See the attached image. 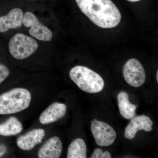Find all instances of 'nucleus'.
Instances as JSON below:
<instances>
[{"instance_id": "1", "label": "nucleus", "mask_w": 158, "mask_h": 158, "mask_svg": "<svg viewBox=\"0 0 158 158\" xmlns=\"http://www.w3.org/2000/svg\"><path fill=\"white\" fill-rule=\"evenodd\" d=\"M81 11L98 27H115L121 19L120 11L111 0H75Z\"/></svg>"}, {"instance_id": "2", "label": "nucleus", "mask_w": 158, "mask_h": 158, "mask_svg": "<svg viewBox=\"0 0 158 158\" xmlns=\"http://www.w3.org/2000/svg\"><path fill=\"white\" fill-rule=\"evenodd\" d=\"M69 77L80 89L87 93H98L104 87V81L102 78L85 66H75L69 72Z\"/></svg>"}, {"instance_id": "3", "label": "nucleus", "mask_w": 158, "mask_h": 158, "mask_svg": "<svg viewBox=\"0 0 158 158\" xmlns=\"http://www.w3.org/2000/svg\"><path fill=\"white\" fill-rule=\"evenodd\" d=\"M31 94L24 88H15L0 95V115L19 113L29 107Z\"/></svg>"}, {"instance_id": "4", "label": "nucleus", "mask_w": 158, "mask_h": 158, "mask_svg": "<svg viewBox=\"0 0 158 158\" xmlns=\"http://www.w3.org/2000/svg\"><path fill=\"white\" fill-rule=\"evenodd\" d=\"M38 44L32 37L22 34H15L9 42V52L19 60L27 59L37 50Z\"/></svg>"}, {"instance_id": "5", "label": "nucleus", "mask_w": 158, "mask_h": 158, "mask_svg": "<svg viewBox=\"0 0 158 158\" xmlns=\"http://www.w3.org/2000/svg\"><path fill=\"white\" fill-rule=\"evenodd\" d=\"M123 77L127 84L135 88L141 87L146 80L145 70L141 62L131 59L125 63L123 69Z\"/></svg>"}, {"instance_id": "6", "label": "nucleus", "mask_w": 158, "mask_h": 158, "mask_svg": "<svg viewBox=\"0 0 158 158\" xmlns=\"http://www.w3.org/2000/svg\"><path fill=\"white\" fill-rule=\"evenodd\" d=\"M91 132L96 144L100 146H109L114 143L116 132L111 126L97 119L91 121Z\"/></svg>"}, {"instance_id": "7", "label": "nucleus", "mask_w": 158, "mask_h": 158, "mask_svg": "<svg viewBox=\"0 0 158 158\" xmlns=\"http://www.w3.org/2000/svg\"><path fill=\"white\" fill-rule=\"evenodd\" d=\"M23 24L27 28H30L29 34L36 39L42 41H50L52 33L50 30L41 23L37 18L30 11L23 15Z\"/></svg>"}, {"instance_id": "8", "label": "nucleus", "mask_w": 158, "mask_h": 158, "mask_svg": "<svg viewBox=\"0 0 158 158\" xmlns=\"http://www.w3.org/2000/svg\"><path fill=\"white\" fill-rule=\"evenodd\" d=\"M152 121L148 116L144 115L134 116L125 130V137L131 140L139 131L143 130L147 132L152 131Z\"/></svg>"}, {"instance_id": "9", "label": "nucleus", "mask_w": 158, "mask_h": 158, "mask_svg": "<svg viewBox=\"0 0 158 158\" xmlns=\"http://www.w3.org/2000/svg\"><path fill=\"white\" fill-rule=\"evenodd\" d=\"M44 136L45 131L42 129L32 130L18 138V146L23 150H31L36 145L41 143Z\"/></svg>"}, {"instance_id": "10", "label": "nucleus", "mask_w": 158, "mask_h": 158, "mask_svg": "<svg viewBox=\"0 0 158 158\" xmlns=\"http://www.w3.org/2000/svg\"><path fill=\"white\" fill-rule=\"evenodd\" d=\"M66 109V105L64 104L53 103L41 113L40 122L42 124H48L58 121L65 116Z\"/></svg>"}, {"instance_id": "11", "label": "nucleus", "mask_w": 158, "mask_h": 158, "mask_svg": "<svg viewBox=\"0 0 158 158\" xmlns=\"http://www.w3.org/2000/svg\"><path fill=\"white\" fill-rule=\"evenodd\" d=\"M23 14L19 8H15L8 14L0 17V33H5L10 30L18 28L23 23Z\"/></svg>"}, {"instance_id": "12", "label": "nucleus", "mask_w": 158, "mask_h": 158, "mask_svg": "<svg viewBox=\"0 0 158 158\" xmlns=\"http://www.w3.org/2000/svg\"><path fill=\"white\" fill-rule=\"evenodd\" d=\"M62 145L58 137L50 138L40 148L38 152L39 158H59L62 154Z\"/></svg>"}, {"instance_id": "13", "label": "nucleus", "mask_w": 158, "mask_h": 158, "mask_svg": "<svg viewBox=\"0 0 158 158\" xmlns=\"http://www.w3.org/2000/svg\"><path fill=\"white\" fill-rule=\"evenodd\" d=\"M117 99L120 115L126 119H131L135 115L136 107L130 102L128 94L124 91H121L118 93Z\"/></svg>"}, {"instance_id": "14", "label": "nucleus", "mask_w": 158, "mask_h": 158, "mask_svg": "<svg viewBox=\"0 0 158 158\" xmlns=\"http://www.w3.org/2000/svg\"><path fill=\"white\" fill-rule=\"evenodd\" d=\"M23 126L20 122L16 117H11L5 122L0 124V135H15L21 132Z\"/></svg>"}, {"instance_id": "15", "label": "nucleus", "mask_w": 158, "mask_h": 158, "mask_svg": "<svg viewBox=\"0 0 158 158\" xmlns=\"http://www.w3.org/2000/svg\"><path fill=\"white\" fill-rule=\"evenodd\" d=\"M67 158H87V147L83 139L77 138L71 142L69 147Z\"/></svg>"}, {"instance_id": "16", "label": "nucleus", "mask_w": 158, "mask_h": 158, "mask_svg": "<svg viewBox=\"0 0 158 158\" xmlns=\"http://www.w3.org/2000/svg\"><path fill=\"white\" fill-rule=\"evenodd\" d=\"M112 157L110 152L108 151L103 152V151L100 148L94 149L90 158H111Z\"/></svg>"}, {"instance_id": "17", "label": "nucleus", "mask_w": 158, "mask_h": 158, "mask_svg": "<svg viewBox=\"0 0 158 158\" xmlns=\"http://www.w3.org/2000/svg\"><path fill=\"white\" fill-rule=\"evenodd\" d=\"M10 71L6 65L0 64V84L2 83L9 75Z\"/></svg>"}, {"instance_id": "18", "label": "nucleus", "mask_w": 158, "mask_h": 158, "mask_svg": "<svg viewBox=\"0 0 158 158\" xmlns=\"http://www.w3.org/2000/svg\"><path fill=\"white\" fill-rule=\"evenodd\" d=\"M7 151V148L4 144H1L0 145V158Z\"/></svg>"}, {"instance_id": "19", "label": "nucleus", "mask_w": 158, "mask_h": 158, "mask_svg": "<svg viewBox=\"0 0 158 158\" xmlns=\"http://www.w3.org/2000/svg\"><path fill=\"white\" fill-rule=\"evenodd\" d=\"M127 1L131 2H139V1H141V0H127Z\"/></svg>"}, {"instance_id": "20", "label": "nucleus", "mask_w": 158, "mask_h": 158, "mask_svg": "<svg viewBox=\"0 0 158 158\" xmlns=\"http://www.w3.org/2000/svg\"><path fill=\"white\" fill-rule=\"evenodd\" d=\"M156 81L157 82H158V71L156 73Z\"/></svg>"}, {"instance_id": "21", "label": "nucleus", "mask_w": 158, "mask_h": 158, "mask_svg": "<svg viewBox=\"0 0 158 158\" xmlns=\"http://www.w3.org/2000/svg\"><path fill=\"white\" fill-rule=\"evenodd\" d=\"M0 59H1V58H0Z\"/></svg>"}]
</instances>
